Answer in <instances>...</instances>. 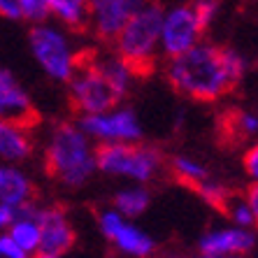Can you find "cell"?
<instances>
[{
	"label": "cell",
	"instance_id": "obj_1",
	"mask_svg": "<svg viewBox=\"0 0 258 258\" xmlns=\"http://www.w3.org/2000/svg\"><path fill=\"white\" fill-rule=\"evenodd\" d=\"M246 60L235 49L200 40L184 54L168 58V82L177 93L196 102H216L244 77Z\"/></svg>",
	"mask_w": 258,
	"mask_h": 258
},
{
	"label": "cell",
	"instance_id": "obj_2",
	"mask_svg": "<svg viewBox=\"0 0 258 258\" xmlns=\"http://www.w3.org/2000/svg\"><path fill=\"white\" fill-rule=\"evenodd\" d=\"M96 149L79 123H58L44 147V170L60 186L82 188L98 170Z\"/></svg>",
	"mask_w": 258,
	"mask_h": 258
},
{
	"label": "cell",
	"instance_id": "obj_3",
	"mask_svg": "<svg viewBox=\"0 0 258 258\" xmlns=\"http://www.w3.org/2000/svg\"><path fill=\"white\" fill-rule=\"evenodd\" d=\"M161 7L151 0H144V5L128 19L119 35L112 40L114 51L133 68L138 77L149 75L156 68V60L161 56Z\"/></svg>",
	"mask_w": 258,
	"mask_h": 258
},
{
	"label": "cell",
	"instance_id": "obj_4",
	"mask_svg": "<svg viewBox=\"0 0 258 258\" xmlns=\"http://www.w3.org/2000/svg\"><path fill=\"white\" fill-rule=\"evenodd\" d=\"M66 84L70 107L77 116L98 114L105 109H112L121 105V100L126 98V93L114 84V79L102 70V66L96 58V51L82 54L77 70Z\"/></svg>",
	"mask_w": 258,
	"mask_h": 258
},
{
	"label": "cell",
	"instance_id": "obj_5",
	"mask_svg": "<svg viewBox=\"0 0 258 258\" xmlns=\"http://www.w3.org/2000/svg\"><path fill=\"white\" fill-rule=\"evenodd\" d=\"M98 172L128 179L131 184H149L163 172L165 158L156 147L138 142H107L96 149Z\"/></svg>",
	"mask_w": 258,
	"mask_h": 258
},
{
	"label": "cell",
	"instance_id": "obj_6",
	"mask_svg": "<svg viewBox=\"0 0 258 258\" xmlns=\"http://www.w3.org/2000/svg\"><path fill=\"white\" fill-rule=\"evenodd\" d=\"M30 51L33 58L37 60V66L42 68V72L54 82H68L75 75L82 58V51H75L70 37L66 35V30L60 26L47 24H33L28 35Z\"/></svg>",
	"mask_w": 258,
	"mask_h": 258
},
{
	"label": "cell",
	"instance_id": "obj_7",
	"mask_svg": "<svg viewBox=\"0 0 258 258\" xmlns=\"http://www.w3.org/2000/svg\"><path fill=\"white\" fill-rule=\"evenodd\" d=\"M84 128L93 142L107 144V142H138L144 138L142 123H140L138 114L131 107H116L98 112V114H84L77 121Z\"/></svg>",
	"mask_w": 258,
	"mask_h": 258
},
{
	"label": "cell",
	"instance_id": "obj_8",
	"mask_svg": "<svg viewBox=\"0 0 258 258\" xmlns=\"http://www.w3.org/2000/svg\"><path fill=\"white\" fill-rule=\"evenodd\" d=\"M205 26L191 5H177L172 10H163L161 19V56L174 58L184 54L193 44L203 40Z\"/></svg>",
	"mask_w": 258,
	"mask_h": 258
},
{
	"label": "cell",
	"instance_id": "obj_9",
	"mask_svg": "<svg viewBox=\"0 0 258 258\" xmlns=\"http://www.w3.org/2000/svg\"><path fill=\"white\" fill-rule=\"evenodd\" d=\"M98 228H100L102 237L114 246L123 256H151L156 251V242L151 240L149 235L142 228H138L133 219L123 216L119 210H102L98 214Z\"/></svg>",
	"mask_w": 258,
	"mask_h": 258
},
{
	"label": "cell",
	"instance_id": "obj_10",
	"mask_svg": "<svg viewBox=\"0 0 258 258\" xmlns=\"http://www.w3.org/2000/svg\"><path fill=\"white\" fill-rule=\"evenodd\" d=\"M37 223H40V244L37 253L40 258H60L72 251L75 246V228L70 216L58 205L37 207Z\"/></svg>",
	"mask_w": 258,
	"mask_h": 258
},
{
	"label": "cell",
	"instance_id": "obj_11",
	"mask_svg": "<svg viewBox=\"0 0 258 258\" xmlns=\"http://www.w3.org/2000/svg\"><path fill=\"white\" fill-rule=\"evenodd\" d=\"M144 5V0H89L86 28L100 42H112L126 21Z\"/></svg>",
	"mask_w": 258,
	"mask_h": 258
},
{
	"label": "cell",
	"instance_id": "obj_12",
	"mask_svg": "<svg viewBox=\"0 0 258 258\" xmlns=\"http://www.w3.org/2000/svg\"><path fill=\"white\" fill-rule=\"evenodd\" d=\"M256 246V233L253 228H242V226H226V228H214L205 233L198 242V251L207 258H230L251 253Z\"/></svg>",
	"mask_w": 258,
	"mask_h": 258
},
{
	"label": "cell",
	"instance_id": "obj_13",
	"mask_svg": "<svg viewBox=\"0 0 258 258\" xmlns=\"http://www.w3.org/2000/svg\"><path fill=\"white\" fill-rule=\"evenodd\" d=\"M33 123L0 119V161L19 165L33 156Z\"/></svg>",
	"mask_w": 258,
	"mask_h": 258
},
{
	"label": "cell",
	"instance_id": "obj_14",
	"mask_svg": "<svg viewBox=\"0 0 258 258\" xmlns=\"http://www.w3.org/2000/svg\"><path fill=\"white\" fill-rule=\"evenodd\" d=\"M0 119L35 123V107L30 96L12 72L3 68H0Z\"/></svg>",
	"mask_w": 258,
	"mask_h": 258
},
{
	"label": "cell",
	"instance_id": "obj_15",
	"mask_svg": "<svg viewBox=\"0 0 258 258\" xmlns=\"http://www.w3.org/2000/svg\"><path fill=\"white\" fill-rule=\"evenodd\" d=\"M35 200V186L17 163L0 161V203L24 207Z\"/></svg>",
	"mask_w": 258,
	"mask_h": 258
},
{
	"label": "cell",
	"instance_id": "obj_16",
	"mask_svg": "<svg viewBox=\"0 0 258 258\" xmlns=\"http://www.w3.org/2000/svg\"><path fill=\"white\" fill-rule=\"evenodd\" d=\"M14 240V244L26 253V256H35L37 244H40V223H37V205L28 203L19 207L17 221L5 230Z\"/></svg>",
	"mask_w": 258,
	"mask_h": 258
},
{
	"label": "cell",
	"instance_id": "obj_17",
	"mask_svg": "<svg viewBox=\"0 0 258 258\" xmlns=\"http://www.w3.org/2000/svg\"><path fill=\"white\" fill-rule=\"evenodd\" d=\"M223 138L233 144L253 142L258 138V114L256 112H244V109H233L226 112L221 119Z\"/></svg>",
	"mask_w": 258,
	"mask_h": 258
},
{
	"label": "cell",
	"instance_id": "obj_18",
	"mask_svg": "<svg viewBox=\"0 0 258 258\" xmlns=\"http://www.w3.org/2000/svg\"><path fill=\"white\" fill-rule=\"evenodd\" d=\"M221 214L228 216V221L233 226H242V228H256V216L249 205L246 193H237V191H228L226 198L221 200V205L216 207Z\"/></svg>",
	"mask_w": 258,
	"mask_h": 258
},
{
	"label": "cell",
	"instance_id": "obj_19",
	"mask_svg": "<svg viewBox=\"0 0 258 258\" xmlns=\"http://www.w3.org/2000/svg\"><path fill=\"white\" fill-rule=\"evenodd\" d=\"M149 203H151V193L144 184H131V186L121 188L114 196V210H119L128 219H135V216L144 214Z\"/></svg>",
	"mask_w": 258,
	"mask_h": 258
},
{
	"label": "cell",
	"instance_id": "obj_20",
	"mask_svg": "<svg viewBox=\"0 0 258 258\" xmlns=\"http://www.w3.org/2000/svg\"><path fill=\"white\" fill-rule=\"evenodd\" d=\"M49 17H56L63 28H86V3L89 0H47Z\"/></svg>",
	"mask_w": 258,
	"mask_h": 258
},
{
	"label": "cell",
	"instance_id": "obj_21",
	"mask_svg": "<svg viewBox=\"0 0 258 258\" xmlns=\"http://www.w3.org/2000/svg\"><path fill=\"white\" fill-rule=\"evenodd\" d=\"M170 172H172L181 184H186V186H191V188H196L198 184L210 179L207 165L191 156H174L172 163H170Z\"/></svg>",
	"mask_w": 258,
	"mask_h": 258
},
{
	"label": "cell",
	"instance_id": "obj_22",
	"mask_svg": "<svg viewBox=\"0 0 258 258\" xmlns=\"http://www.w3.org/2000/svg\"><path fill=\"white\" fill-rule=\"evenodd\" d=\"M21 19L30 24H40L49 19V3L47 0H19Z\"/></svg>",
	"mask_w": 258,
	"mask_h": 258
},
{
	"label": "cell",
	"instance_id": "obj_23",
	"mask_svg": "<svg viewBox=\"0 0 258 258\" xmlns=\"http://www.w3.org/2000/svg\"><path fill=\"white\" fill-rule=\"evenodd\" d=\"M191 7L196 10L200 24H203L205 28H210L212 21H214L216 14H219V0H193Z\"/></svg>",
	"mask_w": 258,
	"mask_h": 258
},
{
	"label": "cell",
	"instance_id": "obj_24",
	"mask_svg": "<svg viewBox=\"0 0 258 258\" xmlns=\"http://www.w3.org/2000/svg\"><path fill=\"white\" fill-rule=\"evenodd\" d=\"M244 170L251 181H258V138L249 144V149L244 151Z\"/></svg>",
	"mask_w": 258,
	"mask_h": 258
},
{
	"label": "cell",
	"instance_id": "obj_25",
	"mask_svg": "<svg viewBox=\"0 0 258 258\" xmlns=\"http://www.w3.org/2000/svg\"><path fill=\"white\" fill-rule=\"evenodd\" d=\"M0 258H26V253L14 244L7 233H0Z\"/></svg>",
	"mask_w": 258,
	"mask_h": 258
},
{
	"label": "cell",
	"instance_id": "obj_26",
	"mask_svg": "<svg viewBox=\"0 0 258 258\" xmlns=\"http://www.w3.org/2000/svg\"><path fill=\"white\" fill-rule=\"evenodd\" d=\"M19 216V207L14 205H7V203H0V233H5Z\"/></svg>",
	"mask_w": 258,
	"mask_h": 258
},
{
	"label": "cell",
	"instance_id": "obj_27",
	"mask_svg": "<svg viewBox=\"0 0 258 258\" xmlns=\"http://www.w3.org/2000/svg\"><path fill=\"white\" fill-rule=\"evenodd\" d=\"M0 17L19 21L21 19V10H19V0H0Z\"/></svg>",
	"mask_w": 258,
	"mask_h": 258
},
{
	"label": "cell",
	"instance_id": "obj_28",
	"mask_svg": "<svg viewBox=\"0 0 258 258\" xmlns=\"http://www.w3.org/2000/svg\"><path fill=\"white\" fill-rule=\"evenodd\" d=\"M246 198H249V205H251L253 216H256V228H258V181H251V186L246 191Z\"/></svg>",
	"mask_w": 258,
	"mask_h": 258
}]
</instances>
